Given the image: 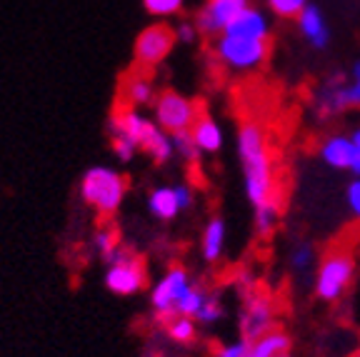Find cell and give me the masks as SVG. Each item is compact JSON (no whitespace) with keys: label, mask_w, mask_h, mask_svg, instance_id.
<instances>
[{"label":"cell","mask_w":360,"mask_h":357,"mask_svg":"<svg viewBox=\"0 0 360 357\" xmlns=\"http://www.w3.org/2000/svg\"><path fill=\"white\" fill-rule=\"evenodd\" d=\"M238 160L245 197L253 205L255 235L270 238L281 223V185L268 133L258 120H245L238 128Z\"/></svg>","instance_id":"1"},{"label":"cell","mask_w":360,"mask_h":357,"mask_svg":"<svg viewBox=\"0 0 360 357\" xmlns=\"http://www.w3.org/2000/svg\"><path fill=\"white\" fill-rule=\"evenodd\" d=\"M110 135H125L138 145V150H146L158 165L168 162L175 155V145H173V135L165 133L155 120L143 115L138 108H118L112 112L110 123H108Z\"/></svg>","instance_id":"2"},{"label":"cell","mask_w":360,"mask_h":357,"mask_svg":"<svg viewBox=\"0 0 360 357\" xmlns=\"http://www.w3.org/2000/svg\"><path fill=\"white\" fill-rule=\"evenodd\" d=\"M355 263L353 250L348 247H333L330 252L318 260V268L313 273V292L321 302H340L345 292L355 283Z\"/></svg>","instance_id":"3"},{"label":"cell","mask_w":360,"mask_h":357,"mask_svg":"<svg viewBox=\"0 0 360 357\" xmlns=\"http://www.w3.org/2000/svg\"><path fill=\"white\" fill-rule=\"evenodd\" d=\"M128 193V180L112 168H90L80 178V195L98 215H112Z\"/></svg>","instance_id":"4"},{"label":"cell","mask_w":360,"mask_h":357,"mask_svg":"<svg viewBox=\"0 0 360 357\" xmlns=\"http://www.w3.org/2000/svg\"><path fill=\"white\" fill-rule=\"evenodd\" d=\"M270 53V40H255L236 33H220L215 40V56L228 70L250 73L258 70Z\"/></svg>","instance_id":"5"},{"label":"cell","mask_w":360,"mask_h":357,"mask_svg":"<svg viewBox=\"0 0 360 357\" xmlns=\"http://www.w3.org/2000/svg\"><path fill=\"white\" fill-rule=\"evenodd\" d=\"M200 105L186 95L175 93V90H165L155 98L153 103V115L155 123L165 130V133H186L195 125V120L200 117Z\"/></svg>","instance_id":"6"},{"label":"cell","mask_w":360,"mask_h":357,"mask_svg":"<svg viewBox=\"0 0 360 357\" xmlns=\"http://www.w3.org/2000/svg\"><path fill=\"white\" fill-rule=\"evenodd\" d=\"M193 285L195 283L191 280L186 268L173 265V268L165 270V275L153 285V290H150V305L158 318L163 320V323L175 318L180 302H183V297L188 295V290H191Z\"/></svg>","instance_id":"7"},{"label":"cell","mask_w":360,"mask_h":357,"mask_svg":"<svg viewBox=\"0 0 360 357\" xmlns=\"http://www.w3.org/2000/svg\"><path fill=\"white\" fill-rule=\"evenodd\" d=\"M360 105V83L353 78L348 80H330L315 93V115L318 117H335L338 112H345L350 108Z\"/></svg>","instance_id":"8"},{"label":"cell","mask_w":360,"mask_h":357,"mask_svg":"<svg viewBox=\"0 0 360 357\" xmlns=\"http://www.w3.org/2000/svg\"><path fill=\"white\" fill-rule=\"evenodd\" d=\"M148 283V268L143 263V257L133 255L128 250V255L120 257L118 263L108 265L105 273V287L115 295H135L141 292Z\"/></svg>","instance_id":"9"},{"label":"cell","mask_w":360,"mask_h":357,"mask_svg":"<svg viewBox=\"0 0 360 357\" xmlns=\"http://www.w3.org/2000/svg\"><path fill=\"white\" fill-rule=\"evenodd\" d=\"M175 30L168 25H150L135 38V60L141 67H155L170 56L175 45Z\"/></svg>","instance_id":"10"},{"label":"cell","mask_w":360,"mask_h":357,"mask_svg":"<svg viewBox=\"0 0 360 357\" xmlns=\"http://www.w3.org/2000/svg\"><path fill=\"white\" fill-rule=\"evenodd\" d=\"M273 327H276V305H273V300L258 290L245 295V305H243L240 315V335L248 337V340H255V337L270 332Z\"/></svg>","instance_id":"11"},{"label":"cell","mask_w":360,"mask_h":357,"mask_svg":"<svg viewBox=\"0 0 360 357\" xmlns=\"http://www.w3.org/2000/svg\"><path fill=\"white\" fill-rule=\"evenodd\" d=\"M248 6H250V0H205V6L198 13V20H195L198 30L202 35L218 38L220 33H225V30L231 28V22Z\"/></svg>","instance_id":"12"},{"label":"cell","mask_w":360,"mask_h":357,"mask_svg":"<svg viewBox=\"0 0 360 357\" xmlns=\"http://www.w3.org/2000/svg\"><path fill=\"white\" fill-rule=\"evenodd\" d=\"M193 205V190L188 185H163L155 188L148 197V210L153 218L163 220H175L183 210Z\"/></svg>","instance_id":"13"},{"label":"cell","mask_w":360,"mask_h":357,"mask_svg":"<svg viewBox=\"0 0 360 357\" xmlns=\"http://www.w3.org/2000/svg\"><path fill=\"white\" fill-rule=\"evenodd\" d=\"M318 155L330 170H353L355 162V145L353 138L343 133H333L318 148Z\"/></svg>","instance_id":"14"},{"label":"cell","mask_w":360,"mask_h":357,"mask_svg":"<svg viewBox=\"0 0 360 357\" xmlns=\"http://www.w3.org/2000/svg\"><path fill=\"white\" fill-rule=\"evenodd\" d=\"M295 20H298V28H300V33H303V38L308 40L313 48H318V51L328 48V43H330V28H328V20L321 8L308 6Z\"/></svg>","instance_id":"15"},{"label":"cell","mask_w":360,"mask_h":357,"mask_svg":"<svg viewBox=\"0 0 360 357\" xmlns=\"http://www.w3.org/2000/svg\"><path fill=\"white\" fill-rule=\"evenodd\" d=\"M228 242V228L223 218H210L200 235V255L205 263H218Z\"/></svg>","instance_id":"16"},{"label":"cell","mask_w":360,"mask_h":357,"mask_svg":"<svg viewBox=\"0 0 360 357\" xmlns=\"http://www.w3.org/2000/svg\"><path fill=\"white\" fill-rule=\"evenodd\" d=\"M191 135L195 140V145L200 148L202 155H215L225 143L223 128L210 115H205V112H200V117H198L195 125L191 128Z\"/></svg>","instance_id":"17"},{"label":"cell","mask_w":360,"mask_h":357,"mask_svg":"<svg viewBox=\"0 0 360 357\" xmlns=\"http://www.w3.org/2000/svg\"><path fill=\"white\" fill-rule=\"evenodd\" d=\"M290 345H292L290 335L283 332V330L273 327L270 332H265V335L250 340L245 357H281V355H285V352H290Z\"/></svg>","instance_id":"18"},{"label":"cell","mask_w":360,"mask_h":357,"mask_svg":"<svg viewBox=\"0 0 360 357\" xmlns=\"http://www.w3.org/2000/svg\"><path fill=\"white\" fill-rule=\"evenodd\" d=\"M155 103V88L150 78L143 73H133L123 83V105L128 108H143Z\"/></svg>","instance_id":"19"},{"label":"cell","mask_w":360,"mask_h":357,"mask_svg":"<svg viewBox=\"0 0 360 357\" xmlns=\"http://www.w3.org/2000/svg\"><path fill=\"white\" fill-rule=\"evenodd\" d=\"M288 265H290L292 273L298 275L315 273V268H318V250L310 242H295L290 247V255H288Z\"/></svg>","instance_id":"20"},{"label":"cell","mask_w":360,"mask_h":357,"mask_svg":"<svg viewBox=\"0 0 360 357\" xmlns=\"http://www.w3.org/2000/svg\"><path fill=\"white\" fill-rule=\"evenodd\" d=\"M96 242H98V252H101V257L105 260L108 265L118 263L120 257L128 255V250H125V247L120 245V235H118V230H112V228L98 230Z\"/></svg>","instance_id":"21"},{"label":"cell","mask_w":360,"mask_h":357,"mask_svg":"<svg viewBox=\"0 0 360 357\" xmlns=\"http://www.w3.org/2000/svg\"><path fill=\"white\" fill-rule=\"evenodd\" d=\"M165 330H168V337L178 345H193L198 337V327L195 320L188 318V315H175L165 323Z\"/></svg>","instance_id":"22"},{"label":"cell","mask_w":360,"mask_h":357,"mask_svg":"<svg viewBox=\"0 0 360 357\" xmlns=\"http://www.w3.org/2000/svg\"><path fill=\"white\" fill-rule=\"evenodd\" d=\"M173 145H175V155H180L186 162H191V165H195V162L200 160L202 152H200V148L195 145L191 130H186V133H175Z\"/></svg>","instance_id":"23"},{"label":"cell","mask_w":360,"mask_h":357,"mask_svg":"<svg viewBox=\"0 0 360 357\" xmlns=\"http://www.w3.org/2000/svg\"><path fill=\"white\" fill-rule=\"evenodd\" d=\"M225 315V307L223 302H220V297L215 295V292H208V297H205V302H202L200 313L195 315V323L200 325H215L220 323Z\"/></svg>","instance_id":"24"},{"label":"cell","mask_w":360,"mask_h":357,"mask_svg":"<svg viewBox=\"0 0 360 357\" xmlns=\"http://www.w3.org/2000/svg\"><path fill=\"white\" fill-rule=\"evenodd\" d=\"M308 6V0H268V8L278 18H298Z\"/></svg>","instance_id":"25"},{"label":"cell","mask_w":360,"mask_h":357,"mask_svg":"<svg viewBox=\"0 0 360 357\" xmlns=\"http://www.w3.org/2000/svg\"><path fill=\"white\" fill-rule=\"evenodd\" d=\"M186 0H143V6L150 15L155 18H168V15H175V13L183 8Z\"/></svg>","instance_id":"26"},{"label":"cell","mask_w":360,"mask_h":357,"mask_svg":"<svg viewBox=\"0 0 360 357\" xmlns=\"http://www.w3.org/2000/svg\"><path fill=\"white\" fill-rule=\"evenodd\" d=\"M112 140V152L118 155V160L123 162H130L135 157V152H138V145H135L133 140L125 138V135H110Z\"/></svg>","instance_id":"27"},{"label":"cell","mask_w":360,"mask_h":357,"mask_svg":"<svg viewBox=\"0 0 360 357\" xmlns=\"http://www.w3.org/2000/svg\"><path fill=\"white\" fill-rule=\"evenodd\" d=\"M248 345H250V340L240 335L238 340L223 342V345L215 347V357H245L248 355Z\"/></svg>","instance_id":"28"},{"label":"cell","mask_w":360,"mask_h":357,"mask_svg":"<svg viewBox=\"0 0 360 357\" xmlns=\"http://www.w3.org/2000/svg\"><path fill=\"white\" fill-rule=\"evenodd\" d=\"M345 205H348L350 215L355 220H360V175H355L345 188Z\"/></svg>","instance_id":"29"},{"label":"cell","mask_w":360,"mask_h":357,"mask_svg":"<svg viewBox=\"0 0 360 357\" xmlns=\"http://www.w3.org/2000/svg\"><path fill=\"white\" fill-rule=\"evenodd\" d=\"M198 25L195 22H183V25H178V30H175V38H178V43H193V40L198 38Z\"/></svg>","instance_id":"30"},{"label":"cell","mask_w":360,"mask_h":357,"mask_svg":"<svg viewBox=\"0 0 360 357\" xmlns=\"http://www.w3.org/2000/svg\"><path fill=\"white\" fill-rule=\"evenodd\" d=\"M350 138H353V145H355V162H353V170H350V173L360 175V128L353 130V133H350Z\"/></svg>","instance_id":"31"},{"label":"cell","mask_w":360,"mask_h":357,"mask_svg":"<svg viewBox=\"0 0 360 357\" xmlns=\"http://www.w3.org/2000/svg\"><path fill=\"white\" fill-rule=\"evenodd\" d=\"M350 78L358 80V83H360V60L353 63V67H350Z\"/></svg>","instance_id":"32"},{"label":"cell","mask_w":360,"mask_h":357,"mask_svg":"<svg viewBox=\"0 0 360 357\" xmlns=\"http://www.w3.org/2000/svg\"><path fill=\"white\" fill-rule=\"evenodd\" d=\"M281 357H292V355H290V352H285V355H281Z\"/></svg>","instance_id":"33"}]
</instances>
